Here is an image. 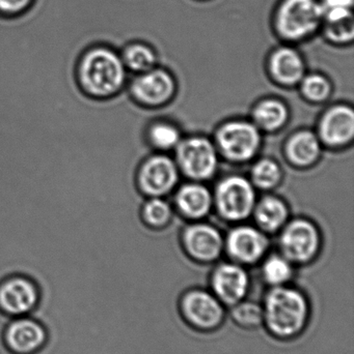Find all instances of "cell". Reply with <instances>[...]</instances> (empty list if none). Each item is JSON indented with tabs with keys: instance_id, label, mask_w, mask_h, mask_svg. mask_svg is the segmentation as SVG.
<instances>
[{
	"instance_id": "cell-30",
	"label": "cell",
	"mask_w": 354,
	"mask_h": 354,
	"mask_svg": "<svg viewBox=\"0 0 354 354\" xmlns=\"http://www.w3.org/2000/svg\"><path fill=\"white\" fill-rule=\"evenodd\" d=\"M30 0H0V10L6 12H19L23 10Z\"/></svg>"
},
{
	"instance_id": "cell-28",
	"label": "cell",
	"mask_w": 354,
	"mask_h": 354,
	"mask_svg": "<svg viewBox=\"0 0 354 354\" xmlns=\"http://www.w3.org/2000/svg\"><path fill=\"white\" fill-rule=\"evenodd\" d=\"M150 140L153 145L162 149H172L179 142L178 130L168 124H158L153 126L149 133Z\"/></svg>"
},
{
	"instance_id": "cell-10",
	"label": "cell",
	"mask_w": 354,
	"mask_h": 354,
	"mask_svg": "<svg viewBox=\"0 0 354 354\" xmlns=\"http://www.w3.org/2000/svg\"><path fill=\"white\" fill-rule=\"evenodd\" d=\"M284 257L290 262L305 263L313 259L319 248V234L315 226L307 221L297 220L289 224L281 237Z\"/></svg>"
},
{
	"instance_id": "cell-18",
	"label": "cell",
	"mask_w": 354,
	"mask_h": 354,
	"mask_svg": "<svg viewBox=\"0 0 354 354\" xmlns=\"http://www.w3.org/2000/svg\"><path fill=\"white\" fill-rule=\"evenodd\" d=\"M177 204L186 216L201 218L211 208L212 197L203 185H187L179 191Z\"/></svg>"
},
{
	"instance_id": "cell-15",
	"label": "cell",
	"mask_w": 354,
	"mask_h": 354,
	"mask_svg": "<svg viewBox=\"0 0 354 354\" xmlns=\"http://www.w3.org/2000/svg\"><path fill=\"white\" fill-rule=\"evenodd\" d=\"M184 241L188 253L200 261H213L222 253V236L215 228L209 225L189 227L185 232Z\"/></svg>"
},
{
	"instance_id": "cell-22",
	"label": "cell",
	"mask_w": 354,
	"mask_h": 354,
	"mask_svg": "<svg viewBox=\"0 0 354 354\" xmlns=\"http://www.w3.org/2000/svg\"><path fill=\"white\" fill-rule=\"evenodd\" d=\"M288 216V210L284 202L278 198H264L256 209L258 222L268 231L280 228Z\"/></svg>"
},
{
	"instance_id": "cell-29",
	"label": "cell",
	"mask_w": 354,
	"mask_h": 354,
	"mask_svg": "<svg viewBox=\"0 0 354 354\" xmlns=\"http://www.w3.org/2000/svg\"><path fill=\"white\" fill-rule=\"evenodd\" d=\"M301 88H303V95L314 102L324 101L330 93V82L320 75L307 77L303 80Z\"/></svg>"
},
{
	"instance_id": "cell-23",
	"label": "cell",
	"mask_w": 354,
	"mask_h": 354,
	"mask_svg": "<svg viewBox=\"0 0 354 354\" xmlns=\"http://www.w3.org/2000/svg\"><path fill=\"white\" fill-rule=\"evenodd\" d=\"M255 120L259 126L268 131L281 128L288 118V111L284 104L276 100L262 102L254 112Z\"/></svg>"
},
{
	"instance_id": "cell-1",
	"label": "cell",
	"mask_w": 354,
	"mask_h": 354,
	"mask_svg": "<svg viewBox=\"0 0 354 354\" xmlns=\"http://www.w3.org/2000/svg\"><path fill=\"white\" fill-rule=\"evenodd\" d=\"M263 326L274 338L289 341L301 336L311 318V305L303 291L294 287H272L263 301Z\"/></svg>"
},
{
	"instance_id": "cell-16",
	"label": "cell",
	"mask_w": 354,
	"mask_h": 354,
	"mask_svg": "<svg viewBox=\"0 0 354 354\" xmlns=\"http://www.w3.org/2000/svg\"><path fill=\"white\" fill-rule=\"evenodd\" d=\"M320 135L330 145H342L353 139L354 113L345 106L333 108L320 122Z\"/></svg>"
},
{
	"instance_id": "cell-17",
	"label": "cell",
	"mask_w": 354,
	"mask_h": 354,
	"mask_svg": "<svg viewBox=\"0 0 354 354\" xmlns=\"http://www.w3.org/2000/svg\"><path fill=\"white\" fill-rule=\"evenodd\" d=\"M270 71L278 82L292 85L303 78L305 64L297 51L290 48H282L272 55Z\"/></svg>"
},
{
	"instance_id": "cell-25",
	"label": "cell",
	"mask_w": 354,
	"mask_h": 354,
	"mask_svg": "<svg viewBox=\"0 0 354 354\" xmlns=\"http://www.w3.org/2000/svg\"><path fill=\"white\" fill-rule=\"evenodd\" d=\"M125 68L134 72H147L155 62V55L149 48L143 45H133L125 51L123 56Z\"/></svg>"
},
{
	"instance_id": "cell-24",
	"label": "cell",
	"mask_w": 354,
	"mask_h": 354,
	"mask_svg": "<svg viewBox=\"0 0 354 354\" xmlns=\"http://www.w3.org/2000/svg\"><path fill=\"white\" fill-rule=\"evenodd\" d=\"M264 281L270 287L288 285L293 277V268L291 262L283 256H270L262 268Z\"/></svg>"
},
{
	"instance_id": "cell-26",
	"label": "cell",
	"mask_w": 354,
	"mask_h": 354,
	"mask_svg": "<svg viewBox=\"0 0 354 354\" xmlns=\"http://www.w3.org/2000/svg\"><path fill=\"white\" fill-rule=\"evenodd\" d=\"M251 176L258 187L270 189L280 181L281 170L272 160H262L254 166Z\"/></svg>"
},
{
	"instance_id": "cell-7",
	"label": "cell",
	"mask_w": 354,
	"mask_h": 354,
	"mask_svg": "<svg viewBox=\"0 0 354 354\" xmlns=\"http://www.w3.org/2000/svg\"><path fill=\"white\" fill-rule=\"evenodd\" d=\"M216 204L224 218L242 220L255 206V192L251 183L241 176H231L222 180L216 189Z\"/></svg>"
},
{
	"instance_id": "cell-4",
	"label": "cell",
	"mask_w": 354,
	"mask_h": 354,
	"mask_svg": "<svg viewBox=\"0 0 354 354\" xmlns=\"http://www.w3.org/2000/svg\"><path fill=\"white\" fill-rule=\"evenodd\" d=\"M39 301V286L29 277L14 274L0 281V312L8 317L30 316Z\"/></svg>"
},
{
	"instance_id": "cell-20",
	"label": "cell",
	"mask_w": 354,
	"mask_h": 354,
	"mask_svg": "<svg viewBox=\"0 0 354 354\" xmlns=\"http://www.w3.org/2000/svg\"><path fill=\"white\" fill-rule=\"evenodd\" d=\"M326 14V31L332 41L344 43L353 39L354 20L351 8L324 10Z\"/></svg>"
},
{
	"instance_id": "cell-11",
	"label": "cell",
	"mask_w": 354,
	"mask_h": 354,
	"mask_svg": "<svg viewBox=\"0 0 354 354\" xmlns=\"http://www.w3.org/2000/svg\"><path fill=\"white\" fill-rule=\"evenodd\" d=\"M179 165L187 176L197 179L209 178L218 167L213 145L204 138H191L179 147Z\"/></svg>"
},
{
	"instance_id": "cell-6",
	"label": "cell",
	"mask_w": 354,
	"mask_h": 354,
	"mask_svg": "<svg viewBox=\"0 0 354 354\" xmlns=\"http://www.w3.org/2000/svg\"><path fill=\"white\" fill-rule=\"evenodd\" d=\"M47 330L43 324L31 317L10 318L2 332L4 346L12 354H33L47 342Z\"/></svg>"
},
{
	"instance_id": "cell-31",
	"label": "cell",
	"mask_w": 354,
	"mask_h": 354,
	"mask_svg": "<svg viewBox=\"0 0 354 354\" xmlns=\"http://www.w3.org/2000/svg\"><path fill=\"white\" fill-rule=\"evenodd\" d=\"M353 0H324V10L330 8H351Z\"/></svg>"
},
{
	"instance_id": "cell-14",
	"label": "cell",
	"mask_w": 354,
	"mask_h": 354,
	"mask_svg": "<svg viewBox=\"0 0 354 354\" xmlns=\"http://www.w3.org/2000/svg\"><path fill=\"white\" fill-rule=\"evenodd\" d=\"M228 250L230 255L241 263L257 262L267 249V239L251 227H239L229 235Z\"/></svg>"
},
{
	"instance_id": "cell-5",
	"label": "cell",
	"mask_w": 354,
	"mask_h": 354,
	"mask_svg": "<svg viewBox=\"0 0 354 354\" xmlns=\"http://www.w3.org/2000/svg\"><path fill=\"white\" fill-rule=\"evenodd\" d=\"M324 15L316 0H286L278 10V30L289 39H301L316 30Z\"/></svg>"
},
{
	"instance_id": "cell-19",
	"label": "cell",
	"mask_w": 354,
	"mask_h": 354,
	"mask_svg": "<svg viewBox=\"0 0 354 354\" xmlns=\"http://www.w3.org/2000/svg\"><path fill=\"white\" fill-rule=\"evenodd\" d=\"M319 140L311 132L297 133L287 145V155L295 165H311L319 157Z\"/></svg>"
},
{
	"instance_id": "cell-8",
	"label": "cell",
	"mask_w": 354,
	"mask_h": 354,
	"mask_svg": "<svg viewBox=\"0 0 354 354\" xmlns=\"http://www.w3.org/2000/svg\"><path fill=\"white\" fill-rule=\"evenodd\" d=\"M260 140L257 128L243 122H230L222 127L218 134L222 153L234 161L251 159L259 149Z\"/></svg>"
},
{
	"instance_id": "cell-12",
	"label": "cell",
	"mask_w": 354,
	"mask_h": 354,
	"mask_svg": "<svg viewBox=\"0 0 354 354\" xmlns=\"http://www.w3.org/2000/svg\"><path fill=\"white\" fill-rule=\"evenodd\" d=\"M177 180L178 170L174 162L161 156L147 160L137 174V183L141 191L152 196L168 193Z\"/></svg>"
},
{
	"instance_id": "cell-3",
	"label": "cell",
	"mask_w": 354,
	"mask_h": 354,
	"mask_svg": "<svg viewBox=\"0 0 354 354\" xmlns=\"http://www.w3.org/2000/svg\"><path fill=\"white\" fill-rule=\"evenodd\" d=\"M181 316L191 328L202 333H211L224 324L227 308L211 291L191 289L179 301Z\"/></svg>"
},
{
	"instance_id": "cell-27",
	"label": "cell",
	"mask_w": 354,
	"mask_h": 354,
	"mask_svg": "<svg viewBox=\"0 0 354 354\" xmlns=\"http://www.w3.org/2000/svg\"><path fill=\"white\" fill-rule=\"evenodd\" d=\"M143 216L151 226H162L170 218V206L163 200H150L143 206Z\"/></svg>"
},
{
	"instance_id": "cell-9",
	"label": "cell",
	"mask_w": 354,
	"mask_h": 354,
	"mask_svg": "<svg viewBox=\"0 0 354 354\" xmlns=\"http://www.w3.org/2000/svg\"><path fill=\"white\" fill-rule=\"evenodd\" d=\"M249 287V274L238 264H222L212 274L211 292L226 308H231L247 299Z\"/></svg>"
},
{
	"instance_id": "cell-2",
	"label": "cell",
	"mask_w": 354,
	"mask_h": 354,
	"mask_svg": "<svg viewBox=\"0 0 354 354\" xmlns=\"http://www.w3.org/2000/svg\"><path fill=\"white\" fill-rule=\"evenodd\" d=\"M77 84L91 99L106 100L122 93L127 81L122 58L108 48L85 52L75 68Z\"/></svg>"
},
{
	"instance_id": "cell-13",
	"label": "cell",
	"mask_w": 354,
	"mask_h": 354,
	"mask_svg": "<svg viewBox=\"0 0 354 354\" xmlns=\"http://www.w3.org/2000/svg\"><path fill=\"white\" fill-rule=\"evenodd\" d=\"M174 81L163 71H147L131 82V97L145 105H159L168 101L174 93Z\"/></svg>"
},
{
	"instance_id": "cell-21",
	"label": "cell",
	"mask_w": 354,
	"mask_h": 354,
	"mask_svg": "<svg viewBox=\"0 0 354 354\" xmlns=\"http://www.w3.org/2000/svg\"><path fill=\"white\" fill-rule=\"evenodd\" d=\"M232 322L247 330H258L263 326V310L261 304L251 299H243L230 308Z\"/></svg>"
}]
</instances>
